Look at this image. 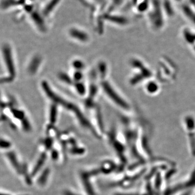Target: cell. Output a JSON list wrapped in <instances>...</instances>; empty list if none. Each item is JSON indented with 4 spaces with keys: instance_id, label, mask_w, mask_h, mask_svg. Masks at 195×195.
Instances as JSON below:
<instances>
[{
    "instance_id": "8",
    "label": "cell",
    "mask_w": 195,
    "mask_h": 195,
    "mask_svg": "<svg viewBox=\"0 0 195 195\" xmlns=\"http://www.w3.org/2000/svg\"><path fill=\"white\" fill-rule=\"evenodd\" d=\"M62 0H48L42 6L40 12L45 18H48L57 9Z\"/></svg>"
},
{
    "instance_id": "1",
    "label": "cell",
    "mask_w": 195,
    "mask_h": 195,
    "mask_svg": "<svg viewBox=\"0 0 195 195\" xmlns=\"http://www.w3.org/2000/svg\"><path fill=\"white\" fill-rule=\"evenodd\" d=\"M41 87L42 90L45 93L46 96H47L52 102L56 104L58 106H63L65 109L71 112L74 115L76 119L78 120L79 124L82 125V127L83 126L85 129L90 130L91 132H92L94 135H96V137L99 136L98 132L93 127V125L90 123V121L86 118L84 114L82 113L83 112L79 109L77 106L74 105V104L67 100L61 96H60L59 94L55 92L47 82L45 81H42Z\"/></svg>"
},
{
    "instance_id": "19",
    "label": "cell",
    "mask_w": 195,
    "mask_h": 195,
    "mask_svg": "<svg viewBox=\"0 0 195 195\" xmlns=\"http://www.w3.org/2000/svg\"><path fill=\"white\" fill-rule=\"evenodd\" d=\"M12 144L11 143L7 140L6 139H1V147L2 149L4 150H7L10 147H11Z\"/></svg>"
},
{
    "instance_id": "5",
    "label": "cell",
    "mask_w": 195,
    "mask_h": 195,
    "mask_svg": "<svg viewBox=\"0 0 195 195\" xmlns=\"http://www.w3.org/2000/svg\"><path fill=\"white\" fill-rule=\"evenodd\" d=\"M31 21L36 28L41 33H45L47 31L44 16L42 15L40 11L34 9L29 15Z\"/></svg>"
},
{
    "instance_id": "18",
    "label": "cell",
    "mask_w": 195,
    "mask_h": 195,
    "mask_svg": "<svg viewBox=\"0 0 195 195\" xmlns=\"http://www.w3.org/2000/svg\"><path fill=\"white\" fill-rule=\"evenodd\" d=\"M79 1L85 6L90 7H93L96 3L99 2L97 1V0H79Z\"/></svg>"
},
{
    "instance_id": "21",
    "label": "cell",
    "mask_w": 195,
    "mask_h": 195,
    "mask_svg": "<svg viewBox=\"0 0 195 195\" xmlns=\"http://www.w3.org/2000/svg\"><path fill=\"white\" fill-rule=\"evenodd\" d=\"M129 1L130 3H131V4L134 7H135L137 3L138 2V0H129Z\"/></svg>"
},
{
    "instance_id": "22",
    "label": "cell",
    "mask_w": 195,
    "mask_h": 195,
    "mask_svg": "<svg viewBox=\"0 0 195 195\" xmlns=\"http://www.w3.org/2000/svg\"><path fill=\"white\" fill-rule=\"evenodd\" d=\"M1 195H11V194H9V193H7V192H2V193H1Z\"/></svg>"
},
{
    "instance_id": "6",
    "label": "cell",
    "mask_w": 195,
    "mask_h": 195,
    "mask_svg": "<svg viewBox=\"0 0 195 195\" xmlns=\"http://www.w3.org/2000/svg\"><path fill=\"white\" fill-rule=\"evenodd\" d=\"M68 34L71 38L79 42L86 43L90 39L89 35L86 31L77 27H71L68 30Z\"/></svg>"
},
{
    "instance_id": "2",
    "label": "cell",
    "mask_w": 195,
    "mask_h": 195,
    "mask_svg": "<svg viewBox=\"0 0 195 195\" xmlns=\"http://www.w3.org/2000/svg\"><path fill=\"white\" fill-rule=\"evenodd\" d=\"M148 21L154 30L161 29L165 24V13L163 8L162 0H150L147 12Z\"/></svg>"
},
{
    "instance_id": "7",
    "label": "cell",
    "mask_w": 195,
    "mask_h": 195,
    "mask_svg": "<svg viewBox=\"0 0 195 195\" xmlns=\"http://www.w3.org/2000/svg\"><path fill=\"white\" fill-rule=\"evenodd\" d=\"M102 18L104 21H108L112 24L120 26L126 25L129 22L125 17L121 15L115 14L112 12L104 13Z\"/></svg>"
},
{
    "instance_id": "14",
    "label": "cell",
    "mask_w": 195,
    "mask_h": 195,
    "mask_svg": "<svg viewBox=\"0 0 195 195\" xmlns=\"http://www.w3.org/2000/svg\"><path fill=\"white\" fill-rule=\"evenodd\" d=\"M163 8L166 16H172L174 15V9L169 0H162Z\"/></svg>"
},
{
    "instance_id": "16",
    "label": "cell",
    "mask_w": 195,
    "mask_h": 195,
    "mask_svg": "<svg viewBox=\"0 0 195 195\" xmlns=\"http://www.w3.org/2000/svg\"><path fill=\"white\" fill-rule=\"evenodd\" d=\"M49 174H50L49 169H45V170L43 171V173L41 174L40 176V178H39L38 180V182H37L38 184L40 186H44L47 183Z\"/></svg>"
},
{
    "instance_id": "13",
    "label": "cell",
    "mask_w": 195,
    "mask_h": 195,
    "mask_svg": "<svg viewBox=\"0 0 195 195\" xmlns=\"http://www.w3.org/2000/svg\"><path fill=\"white\" fill-rule=\"evenodd\" d=\"M58 106V105L53 102L49 108L48 114V121L52 125H54L57 120Z\"/></svg>"
},
{
    "instance_id": "20",
    "label": "cell",
    "mask_w": 195,
    "mask_h": 195,
    "mask_svg": "<svg viewBox=\"0 0 195 195\" xmlns=\"http://www.w3.org/2000/svg\"><path fill=\"white\" fill-rule=\"evenodd\" d=\"M63 195H79L78 194H76L74 192H73L71 190H65V191L63 193Z\"/></svg>"
},
{
    "instance_id": "12",
    "label": "cell",
    "mask_w": 195,
    "mask_h": 195,
    "mask_svg": "<svg viewBox=\"0 0 195 195\" xmlns=\"http://www.w3.org/2000/svg\"><path fill=\"white\" fill-rule=\"evenodd\" d=\"M183 36L185 41L192 46L193 49L195 52V32L188 28H185L183 30Z\"/></svg>"
},
{
    "instance_id": "17",
    "label": "cell",
    "mask_w": 195,
    "mask_h": 195,
    "mask_svg": "<svg viewBox=\"0 0 195 195\" xmlns=\"http://www.w3.org/2000/svg\"><path fill=\"white\" fill-rule=\"evenodd\" d=\"M72 66L74 70L82 71L84 68L85 64L81 60H75L73 61Z\"/></svg>"
},
{
    "instance_id": "11",
    "label": "cell",
    "mask_w": 195,
    "mask_h": 195,
    "mask_svg": "<svg viewBox=\"0 0 195 195\" xmlns=\"http://www.w3.org/2000/svg\"><path fill=\"white\" fill-rule=\"evenodd\" d=\"M6 157L8 161L9 160V163L11 164L10 165L13 168H14L15 171L20 172L21 170H22V169H21V166L14 151H10L7 153Z\"/></svg>"
},
{
    "instance_id": "3",
    "label": "cell",
    "mask_w": 195,
    "mask_h": 195,
    "mask_svg": "<svg viewBox=\"0 0 195 195\" xmlns=\"http://www.w3.org/2000/svg\"><path fill=\"white\" fill-rule=\"evenodd\" d=\"M3 55L5 68L6 69L7 74L3 78L1 79L2 82L4 83H9L14 80L16 75V68L14 57H13L12 51L10 46L8 44L4 45L2 47Z\"/></svg>"
},
{
    "instance_id": "15",
    "label": "cell",
    "mask_w": 195,
    "mask_h": 195,
    "mask_svg": "<svg viewBox=\"0 0 195 195\" xmlns=\"http://www.w3.org/2000/svg\"><path fill=\"white\" fill-rule=\"evenodd\" d=\"M123 0H108L106 3V13L113 12L114 9L120 6L123 3Z\"/></svg>"
},
{
    "instance_id": "23",
    "label": "cell",
    "mask_w": 195,
    "mask_h": 195,
    "mask_svg": "<svg viewBox=\"0 0 195 195\" xmlns=\"http://www.w3.org/2000/svg\"></svg>"
},
{
    "instance_id": "4",
    "label": "cell",
    "mask_w": 195,
    "mask_h": 195,
    "mask_svg": "<svg viewBox=\"0 0 195 195\" xmlns=\"http://www.w3.org/2000/svg\"><path fill=\"white\" fill-rule=\"evenodd\" d=\"M106 76L102 77V81L100 82V86L108 98L116 105L124 110H128L129 108V104L125 100L120 94L114 88L111 83L105 80Z\"/></svg>"
},
{
    "instance_id": "9",
    "label": "cell",
    "mask_w": 195,
    "mask_h": 195,
    "mask_svg": "<svg viewBox=\"0 0 195 195\" xmlns=\"http://www.w3.org/2000/svg\"><path fill=\"white\" fill-rule=\"evenodd\" d=\"M42 62V59L39 55H35L32 59V60L28 64L27 67V71L30 75H34L39 70L41 63Z\"/></svg>"
},
{
    "instance_id": "10",
    "label": "cell",
    "mask_w": 195,
    "mask_h": 195,
    "mask_svg": "<svg viewBox=\"0 0 195 195\" xmlns=\"http://www.w3.org/2000/svg\"><path fill=\"white\" fill-rule=\"evenodd\" d=\"M182 12L189 21L195 25V10L188 3H183L181 6Z\"/></svg>"
}]
</instances>
